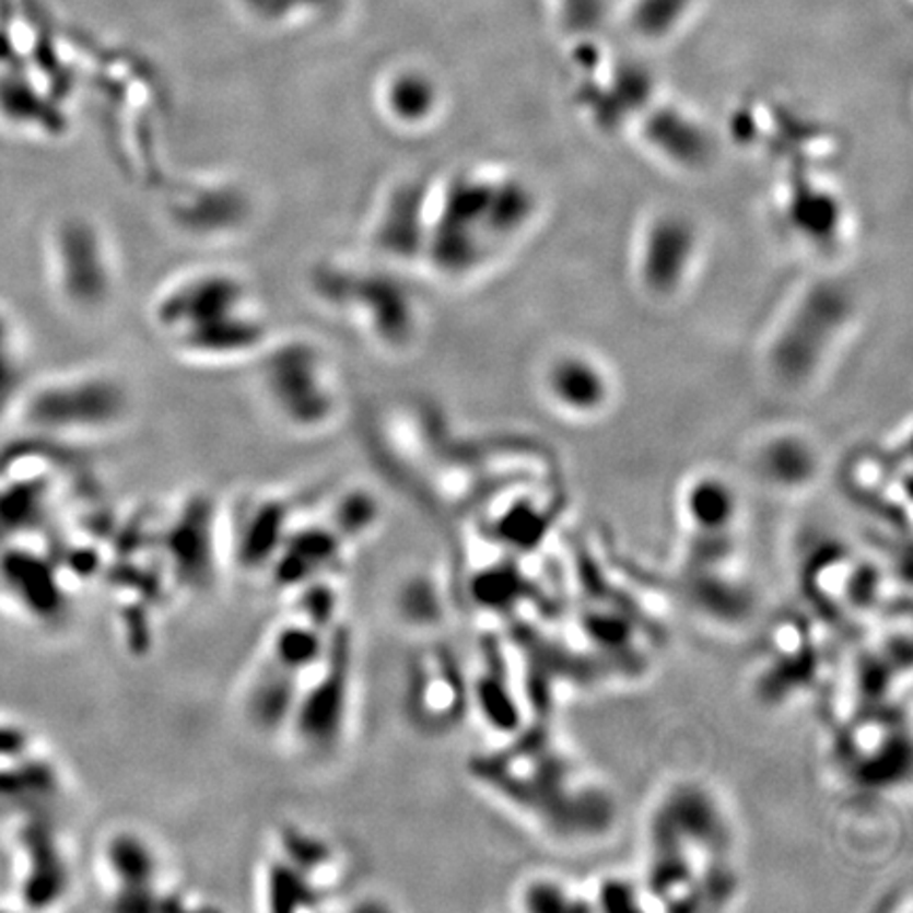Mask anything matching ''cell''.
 Instances as JSON below:
<instances>
[{
	"mask_svg": "<svg viewBox=\"0 0 913 913\" xmlns=\"http://www.w3.org/2000/svg\"><path fill=\"white\" fill-rule=\"evenodd\" d=\"M446 254L459 273H472L520 244L539 219V197L527 178L476 169L448 185Z\"/></svg>",
	"mask_w": 913,
	"mask_h": 913,
	"instance_id": "6da1fadb",
	"label": "cell"
},
{
	"mask_svg": "<svg viewBox=\"0 0 913 913\" xmlns=\"http://www.w3.org/2000/svg\"><path fill=\"white\" fill-rule=\"evenodd\" d=\"M858 317L851 284L822 278L806 285L785 309L765 349L770 377L785 389H806L846 346Z\"/></svg>",
	"mask_w": 913,
	"mask_h": 913,
	"instance_id": "7a4b0ae2",
	"label": "cell"
},
{
	"mask_svg": "<svg viewBox=\"0 0 913 913\" xmlns=\"http://www.w3.org/2000/svg\"><path fill=\"white\" fill-rule=\"evenodd\" d=\"M706 254V235L690 212L662 208L639 226L632 242V276L645 296L675 301L692 288Z\"/></svg>",
	"mask_w": 913,
	"mask_h": 913,
	"instance_id": "3957f363",
	"label": "cell"
},
{
	"mask_svg": "<svg viewBox=\"0 0 913 913\" xmlns=\"http://www.w3.org/2000/svg\"><path fill=\"white\" fill-rule=\"evenodd\" d=\"M541 400L571 421H595L607 414L618 398V375L611 364L588 347L552 351L537 373Z\"/></svg>",
	"mask_w": 913,
	"mask_h": 913,
	"instance_id": "277c9868",
	"label": "cell"
},
{
	"mask_svg": "<svg viewBox=\"0 0 913 913\" xmlns=\"http://www.w3.org/2000/svg\"><path fill=\"white\" fill-rule=\"evenodd\" d=\"M349 636L337 630L328 639L321 660L309 670L315 677L299 698L288 724L294 727L301 747L309 753H326L337 747L346 729L349 702Z\"/></svg>",
	"mask_w": 913,
	"mask_h": 913,
	"instance_id": "5b68a950",
	"label": "cell"
},
{
	"mask_svg": "<svg viewBox=\"0 0 913 913\" xmlns=\"http://www.w3.org/2000/svg\"><path fill=\"white\" fill-rule=\"evenodd\" d=\"M756 470L774 487L799 489L819 472V453L799 432H774L756 446Z\"/></svg>",
	"mask_w": 913,
	"mask_h": 913,
	"instance_id": "8992f818",
	"label": "cell"
},
{
	"mask_svg": "<svg viewBox=\"0 0 913 913\" xmlns=\"http://www.w3.org/2000/svg\"><path fill=\"white\" fill-rule=\"evenodd\" d=\"M106 867L113 882L117 883V899L129 901V908L136 910L140 899L153 901V883L157 878V858L151 846L138 835L117 833L104 852Z\"/></svg>",
	"mask_w": 913,
	"mask_h": 913,
	"instance_id": "52a82bcc",
	"label": "cell"
},
{
	"mask_svg": "<svg viewBox=\"0 0 913 913\" xmlns=\"http://www.w3.org/2000/svg\"><path fill=\"white\" fill-rule=\"evenodd\" d=\"M421 660L412 693L414 713L425 725L438 724L441 715L453 719L455 713H461L459 672L441 654H428Z\"/></svg>",
	"mask_w": 913,
	"mask_h": 913,
	"instance_id": "ba28073f",
	"label": "cell"
},
{
	"mask_svg": "<svg viewBox=\"0 0 913 913\" xmlns=\"http://www.w3.org/2000/svg\"><path fill=\"white\" fill-rule=\"evenodd\" d=\"M265 894L269 910H307L319 901V890L284 858H273L269 863L265 874Z\"/></svg>",
	"mask_w": 913,
	"mask_h": 913,
	"instance_id": "9c48e42d",
	"label": "cell"
},
{
	"mask_svg": "<svg viewBox=\"0 0 913 913\" xmlns=\"http://www.w3.org/2000/svg\"><path fill=\"white\" fill-rule=\"evenodd\" d=\"M527 910H580L565 883L539 880L523 890Z\"/></svg>",
	"mask_w": 913,
	"mask_h": 913,
	"instance_id": "30bf717a",
	"label": "cell"
},
{
	"mask_svg": "<svg viewBox=\"0 0 913 913\" xmlns=\"http://www.w3.org/2000/svg\"><path fill=\"white\" fill-rule=\"evenodd\" d=\"M22 378V353L20 347H2L0 349V407L7 405Z\"/></svg>",
	"mask_w": 913,
	"mask_h": 913,
	"instance_id": "8fae6325",
	"label": "cell"
}]
</instances>
